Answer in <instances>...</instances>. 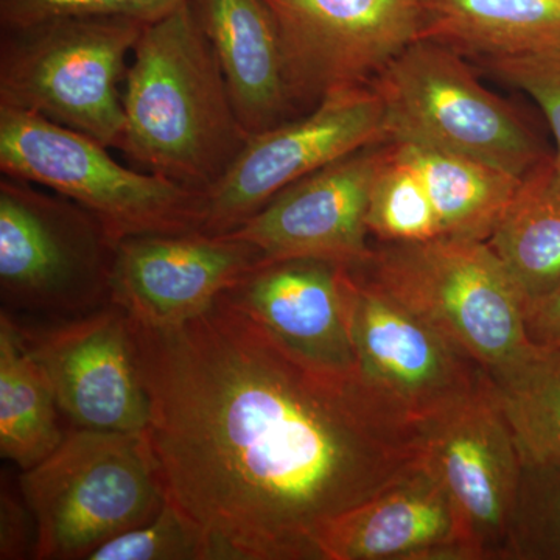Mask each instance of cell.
<instances>
[{
  "mask_svg": "<svg viewBox=\"0 0 560 560\" xmlns=\"http://www.w3.org/2000/svg\"><path fill=\"white\" fill-rule=\"evenodd\" d=\"M529 340L540 348H560V285L526 307Z\"/></svg>",
  "mask_w": 560,
  "mask_h": 560,
  "instance_id": "f546056e",
  "label": "cell"
},
{
  "mask_svg": "<svg viewBox=\"0 0 560 560\" xmlns=\"http://www.w3.org/2000/svg\"><path fill=\"white\" fill-rule=\"evenodd\" d=\"M187 0H0V27L58 16L128 18L153 24Z\"/></svg>",
  "mask_w": 560,
  "mask_h": 560,
  "instance_id": "83f0119b",
  "label": "cell"
},
{
  "mask_svg": "<svg viewBox=\"0 0 560 560\" xmlns=\"http://www.w3.org/2000/svg\"><path fill=\"white\" fill-rule=\"evenodd\" d=\"M88 560H210V551L200 526L165 500L150 522L106 541Z\"/></svg>",
  "mask_w": 560,
  "mask_h": 560,
  "instance_id": "484cf974",
  "label": "cell"
},
{
  "mask_svg": "<svg viewBox=\"0 0 560 560\" xmlns=\"http://www.w3.org/2000/svg\"><path fill=\"white\" fill-rule=\"evenodd\" d=\"M357 268L489 375L510 370L536 349L526 330V302L488 242H375L370 259Z\"/></svg>",
  "mask_w": 560,
  "mask_h": 560,
  "instance_id": "277c9868",
  "label": "cell"
},
{
  "mask_svg": "<svg viewBox=\"0 0 560 560\" xmlns=\"http://www.w3.org/2000/svg\"><path fill=\"white\" fill-rule=\"evenodd\" d=\"M145 25L128 18L58 16L0 27V106L119 150L120 83Z\"/></svg>",
  "mask_w": 560,
  "mask_h": 560,
  "instance_id": "5b68a950",
  "label": "cell"
},
{
  "mask_svg": "<svg viewBox=\"0 0 560 560\" xmlns=\"http://www.w3.org/2000/svg\"><path fill=\"white\" fill-rule=\"evenodd\" d=\"M525 458H560V348L536 349L521 363L490 375Z\"/></svg>",
  "mask_w": 560,
  "mask_h": 560,
  "instance_id": "603a6c76",
  "label": "cell"
},
{
  "mask_svg": "<svg viewBox=\"0 0 560 560\" xmlns=\"http://www.w3.org/2000/svg\"><path fill=\"white\" fill-rule=\"evenodd\" d=\"M348 319L361 381L422 436L488 382L477 360L357 267L350 268Z\"/></svg>",
  "mask_w": 560,
  "mask_h": 560,
  "instance_id": "9c48e42d",
  "label": "cell"
},
{
  "mask_svg": "<svg viewBox=\"0 0 560 560\" xmlns=\"http://www.w3.org/2000/svg\"><path fill=\"white\" fill-rule=\"evenodd\" d=\"M390 140L429 191L442 237L488 242L521 178L463 154L408 140Z\"/></svg>",
  "mask_w": 560,
  "mask_h": 560,
  "instance_id": "44dd1931",
  "label": "cell"
},
{
  "mask_svg": "<svg viewBox=\"0 0 560 560\" xmlns=\"http://www.w3.org/2000/svg\"><path fill=\"white\" fill-rule=\"evenodd\" d=\"M511 560H560V458L522 456Z\"/></svg>",
  "mask_w": 560,
  "mask_h": 560,
  "instance_id": "d4e9b609",
  "label": "cell"
},
{
  "mask_svg": "<svg viewBox=\"0 0 560 560\" xmlns=\"http://www.w3.org/2000/svg\"><path fill=\"white\" fill-rule=\"evenodd\" d=\"M124 84L119 150L139 171L206 194L250 138L189 0L145 25Z\"/></svg>",
  "mask_w": 560,
  "mask_h": 560,
  "instance_id": "7a4b0ae2",
  "label": "cell"
},
{
  "mask_svg": "<svg viewBox=\"0 0 560 560\" xmlns=\"http://www.w3.org/2000/svg\"><path fill=\"white\" fill-rule=\"evenodd\" d=\"M117 245L101 220L69 198L0 178L3 308L77 318L109 304Z\"/></svg>",
  "mask_w": 560,
  "mask_h": 560,
  "instance_id": "ba28073f",
  "label": "cell"
},
{
  "mask_svg": "<svg viewBox=\"0 0 560 560\" xmlns=\"http://www.w3.org/2000/svg\"><path fill=\"white\" fill-rule=\"evenodd\" d=\"M128 323L165 497L210 560H323L330 522L422 463V431L359 372L298 355L224 294L176 326Z\"/></svg>",
  "mask_w": 560,
  "mask_h": 560,
  "instance_id": "6da1fadb",
  "label": "cell"
},
{
  "mask_svg": "<svg viewBox=\"0 0 560 560\" xmlns=\"http://www.w3.org/2000/svg\"><path fill=\"white\" fill-rule=\"evenodd\" d=\"M108 147L27 113L0 106V172L69 198L116 242L201 231L206 194L125 167Z\"/></svg>",
  "mask_w": 560,
  "mask_h": 560,
  "instance_id": "52a82bcc",
  "label": "cell"
},
{
  "mask_svg": "<svg viewBox=\"0 0 560 560\" xmlns=\"http://www.w3.org/2000/svg\"><path fill=\"white\" fill-rule=\"evenodd\" d=\"M386 109L389 139L463 154L523 178L552 151L517 106L493 94L466 57L416 39L372 81Z\"/></svg>",
  "mask_w": 560,
  "mask_h": 560,
  "instance_id": "8992f818",
  "label": "cell"
},
{
  "mask_svg": "<svg viewBox=\"0 0 560 560\" xmlns=\"http://www.w3.org/2000/svg\"><path fill=\"white\" fill-rule=\"evenodd\" d=\"M32 525L35 518L28 504L20 501L10 489L2 488L0 493V559H25L35 550L31 541ZM36 526V525H35Z\"/></svg>",
  "mask_w": 560,
  "mask_h": 560,
  "instance_id": "f1b7e54d",
  "label": "cell"
},
{
  "mask_svg": "<svg viewBox=\"0 0 560 560\" xmlns=\"http://www.w3.org/2000/svg\"><path fill=\"white\" fill-rule=\"evenodd\" d=\"M474 61L478 69L501 83L526 92L537 103L555 135L556 156L560 161V49Z\"/></svg>",
  "mask_w": 560,
  "mask_h": 560,
  "instance_id": "4316f807",
  "label": "cell"
},
{
  "mask_svg": "<svg viewBox=\"0 0 560 560\" xmlns=\"http://www.w3.org/2000/svg\"><path fill=\"white\" fill-rule=\"evenodd\" d=\"M349 275V267L327 260H261L224 296L298 355L329 370L357 372Z\"/></svg>",
  "mask_w": 560,
  "mask_h": 560,
  "instance_id": "2e32d148",
  "label": "cell"
},
{
  "mask_svg": "<svg viewBox=\"0 0 560 560\" xmlns=\"http://www.w3.org/2000/svg\"><path fill=\"white\" fill-rule=\"evenodd\" d=\"M418 39L471 60L560 49V0H420Z\"/></svg>",
  "mask_w": 560,
  "mask_h": 560,
  "instance_id": "d6986e66",
  "label": "cell"
},
{
  "mask_svg": "<svg viewBox=\"0 0 560 560\" xmlns=\"http://www.w3.org/2000/svg\"><path fill=\"white\" fill-rule=\"evenodd\" d=\"M20 329L49 377L58 408L77 429H149V397L136 368L124 308L109 302L49 329Z\"/></svg>",
  "mask_w": 560,
  "mask_h": 560,
  "instance_id": "4fadbf2b",
  "label": "cell"
},
{
  "mask_svg": "<svg viewBox=\"0 0 560 560\" xmlns=\"http://www.w3.org/2000/svg\"><path fill=\"white\" fill-rule=\"evenodd\" d=\"M261 260L257 246L228 234L135 235L117 245L110 302L147 326H176L208 312Z\"/></svg>",
  "mask_w": 560,
  "mask_h": 560,
  "instance_id": "9a60e30c",
  "label": "cell"
},
{
  "mask_svg": "<svg viewBox=\"0 0 560 560\" xmlns=\"http://www.w3.org/2000/svg\"><path fill=\"white\" fill-rule=\"evenodd\" d=\"M20 482L35 518L38 560H88L150 522L167 500L147 431L73 430Z\"/></svg>",
  "mask_w": 560,
  "mask_h": 560,
  "instance_id": "3957f363",
  "label": "cell"
},
{
  "mask_svg": "<svg viewBox=\"0 0 560 560\" xmlns=\"http://www.w3.org/2000/svg\"><path fill=\"white\" fill-rule=\"evenodd\" d=\"M57 399L20 326L0 313V453L22 470L46 459L65 440Z\"/></svg>",
  "mask_w": 560,
  "mask_h": 560,
  "instance_id": "7402d4cb",
  "label": "cell"
},
{
  "mask_svg": "<svg viewBox=\"0 0 560 560\" xmlns=\"http://www.w3.org/2000/svg\"><path fill=\"white\" fill-rule=\"evenodd\" d=\"M215 51L238 119L249 135L302 116L294 103L278 25L264 0H189Z\"/></svg>",
  "mask_w": 560,
  "mask_h": 560,
  "instance_id": "ac0fdd59",
  "label": "cell"
},
{
  "mask_svg": "<svg viewBox=\"0 0 560 560\" xmlns=\"http://www.w3.org/2000/svg\"><path fill=\"white\" fill-rule=\"evenodd\" d=\"M526 307L560 285V161L552 151L521 179L488 241Z\"/></svg>",
  "mask_w": 560,
  "mask_h": 560,
  "instance_id": "ffe728a7",
  "label": "cell"
},
{
  "mask_svg": "<svg viewBox=\"0 0 560 560\" xmlns=\"http://www.w3.org/2000/svg\"><path fill=\"white\" fill-rule=\"evenodd\" d=\"M301 114L327 95L371 84L418 39L420 0H264Z\"/></svg>",
  "mask_w": 560,
  "mask_h": 560,
  "instance_id": "8fae6325",
  "label": "cell"
},
{
  "mask_svg": "<svg viewBox=\"0 0 560 560\" xmlns=\"http://www.w3.org/2000/svg\"><path fill=\"white\" fill-rule=\"evenodd\" d=\"M422 460L452 497L475 560H511L522 456L490 375L427 427Z\"/></svg>",
  "mask_w": 560,
  "mask_h": 560,
  "instance_id": "7c38bea8",
  "label": "cell"
},
{
  "mask_svg": "<svg viewBox=\"0 0 560 560\" xmlns=\"http://www.w3.org/2000/svg\"><path fill=\"white\" fill-rule=\"evenodd\" d=\"M368 228L382 243L427 242L442 237L440 219L418 172L386 140L372 184Z\"/></svg>",
  "mask_w": 560,
  "mask_h": 560,
  "instance_id": "cb8c5ba5",
  "label": "cell"
},
{
  "mask_svg": "<svg viewBox=\"0 0 560 560\" xmlns=\"http://www.w3.org/2000/svg\"><path fill=\"white\" fill-rule=\"evenodd\" d=\"M385 140V103L372 84L334 92L308 113L250 135L223 178L206 191L201 231L231 234L291 184Z\"/></svg>",
  "mask_w": 560,
  "mask_h": 560,
  "instance_id": "30bf717a",
  "label": "cell"
},
{
  "mask_svg": "<svg viewBox=\"0 0 560 560\" xmlns=\"http://www.w3.org/2000/svg\"><path fill=\"white\" fill-rule=\"evenodd\" d=\"M323 560H475L452 497L422 463L327 525Z\"/></svg>",
  "mask_w": 560,
  "mask_h": 560,
  "instance_id": "e0dca14e",
  "label": "cell"
},
{
  "mask_svg": "<svg viewBox=\"0 0 560 560\" xmlns=\"http://www.w3.org/2000/svg\"><path fill=\"white\" fill-rule=\"evenodd\" d=\"M385 142L296 180L228 235L257 246L264 261L319 259L360 267L372 253L368 209Z\"/></svg>",
  "mask_w": 560,
  "mask_h": 560,
  "instance_id": "5bb4252c",
  "label": "cell"
}]
</instances>
